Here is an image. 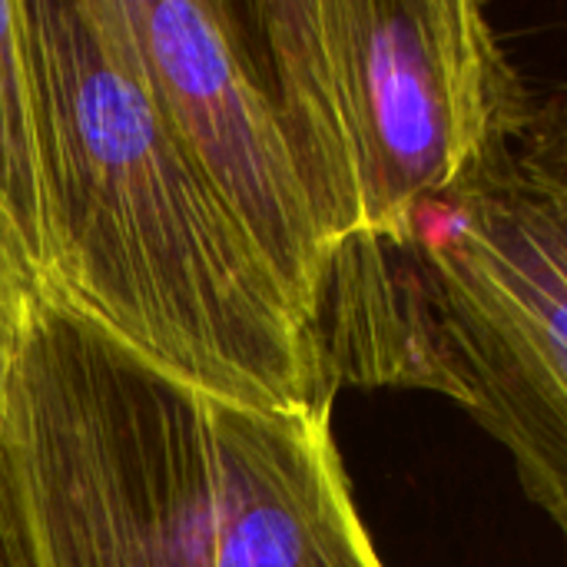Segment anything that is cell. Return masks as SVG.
<instances>
[{"label":"cell","instance_id":"obj_1","mask_svg":"<svg viewBox=\"0 0 567 567\" xmlns=\"http://www.w3.org/2000/svg\"><path fill=\"white\" fill-rule=\"evenodd\" d=\"M20 567H385L332 405H252L33 296L0 419Z\"/></svg>","mask_w":567,"mask_h":567},{"label":"cell","instance_id":"obj_2","mask_svg":"<svg viewBox=\"0 0 567 567\" xmlns=\"http://www.w3.org/2000/svg\"><path fill=\"white\" fill-rule=\"evenodd\" d=\"M50 296L196 389L332 405L312 329L163 120L116 0H23Z\"/></svg>","mask_w":567,"mask_h":567},{"label":"cell","instance_id":"obj_3","mask_svg":"<svg viewBox=\"0 0 567 567\" xmlns=\"http://www.w3.org/2000/svg\"><path fill=\"white\" fill-rule=\"evenodd\" d=\"M312 336L332 392L468 412L567 545V80L462 193L332 249Z\"/></svg>","mask_w":567,"mask_h":567},{"label":"cell","instance_id":"obj_4","mask_svg":"<svg viewBox=\"0 0 567 567\" xmlns=\"http://www.w3.org/2000/svg\"><path fill=\"white\" fill-rule=\"evenodd\" d=\"M336 249L399 236L515 140L535 96L475 0H226Z\"/></svg>","mask_w":567,"mask_h":567},{"label":"cell","instance_id":"obj_5","mask_svg":"<svg viewBox=\"0 0 567 567\" xmlns=\"http://www.w3.org/2000/svg\"><path fill=\"white\" fill-rule=\"evenodd\" d=\"M116 7L183 153L312 329L332 249L226 0H116Z\"/></svg>","mask_w":567,"mask_h":567},{"label":"cell","instance_id":"obj_6","mask_svg":"<svg viewBox=\"0 0 567 567\" xmlns=\"http://www.w3.org/2000/svg\"><path fill=\"white\" fill-rule=\"evenodd\" d=\"M0 269L33 296L53 289L43 120L23 0H0Z\"/></svg>","mask_w":567,"mask_h":567},{"label":"cell","instance_id":"obj_7","mask_svg":"<svg viewBox=\"0 0 567 567\" xmlns=\"http://www.w3.org/2000/svg\"><path fill=\"white\" fill-rule=\"evenodd\" d=\"M30 306H33V292L17 282L10 272L0 269V419L7 409V395H10V382L20 362V349H23V336H27V322H30Z\"/></svg>","mask_w":567,"mask_h":567},{"label":"cell","instance_id":"obj_8","mask_svg":"<svg viewBox=\"0 0 567 567\" xmlns=\"http://www.w3.org/2000/svg\"><path fill=\"white\" fill-rule=\"evenodd\" d=\"M0 567H20V555H17L13 532H10V522H7L3 505H0Z\"/></svg>","mask_w":567,"mask_h":567}]
</instances>
